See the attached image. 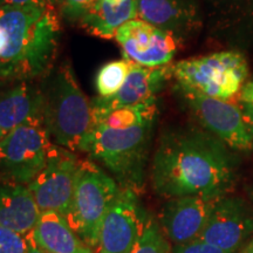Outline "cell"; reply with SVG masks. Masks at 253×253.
<instances>
[{
    "label": "cell",
    "mask_w": 253,
    "mask_h": 253,
    "mask_svg": "<svg viewBox=\"0 0 253 253\" xmlns=\"http://www.w3.org/2000/svg\"><path fill=\"white\" fill-rule=\"evenodd\" d=\"M238 160L231 148L197 126H178L162 132L150 166L157 195L219 198L237 182Z\"/></svg>",
    "instance_id": "6da1fadb"
},
{
    "label": "cell",
    "mask_w": 253,
    "mask_h": 253,
    "mask_svg": "<svg viewBox=\"0 0 253 253\" xmlns=\"http://www.w3.org/2000/svg\"><path fill=\"white\" fill-rule=\"evenodd\" d=\"M0 28L7 36L0 55L1 80H34L53 71L61 33L54 5L0 7Z\"/></svg>",
    "instance_id": "7a4b0ae2"
},
{
    "label": "cell",
    "mask_w": 253,
    "mask_h": 253,
    "mask_svg": "<svg viewBox=\"0 0 253 253\" xmlns=\"http://www.w3.org/2000/svg\"><path fill=\"white\" fill-rule=\"evenodd\" d=\"M155 121L123 129L94 122L81 151L101 164L121 188L138 192L144 185Z\"/></svg>",
    "instance_id": "3957f363"
},
{
    "label": "cell",
    "mask_w": 253,
    "mask_h": 253,
    "mask_svg": "<svg viewBox=\"0 0 253 253\" xmlns=\"http://www.w3.org/2000/svg\"><path fill=\"white\" fill-rule=\"evenodd\" d=\"M42 122L54 144L81 151L94 126L93 103L81 90L73 69L61 65L42 78Z\"/></svg>",
    "instance_id": "277c9868"
},
{
    "label": "cell",
    "mask_w": 253,
    "mask_h": 253,
    "mask_svg": "<svg viewBox=\"0 0 253 253\" xmlns=\"http://www.w3.org/2000/svg\"><path fill=\"white\" fill-rule=\"evenodd\" d=\"M121 186L93 160H80L72 203L66 219L84 242L96 249L102 220Z\"/></svg>",
    "instance_id": "5b68a950"
},
{
    "label": "cell",
    "mask_w": 253,
    "mask_h": 253,
    "mask_svg": "<svg viewBox=\"0 0 253 253\" xmlns=\"http://www.w3.org/2000/svg\"><path fill=\"white\" fill-rule=\"evenodd\" d=\"M172 75L181 91L230 101L245 84L249 67L240 53L225 50L178 61Z\"/></svg>",
    "instance_id": "8992f818"
},
{
    "label": "cell",
    "mask_w": 253,
    "mask_h": 253,
    "mask_svg": "<svg viewBox=\"0 0 253 253\" xmlns=\"http://www.w3.org/2000/svg\"><path fill=\"white\" fill-rule=\"evenodd\" d=\"M54 145L42 121L17 126L0 142V179L28 185L45 168Z\"/></svg>",
    "instance_id": "52a82bcc"
},
{
    "label": "cell",
    "mask_w": 253,
    "mask_h": 253,
    "mask_svg": "<svg viewBox=\"0 0 253 253\" xmlns=\"http://www.w3.org/2000/svg\"><path fill=\"white\" fill-rule=\"evenodd\" d=\"M149 218L138 192L121 188L101 224L95 253H130L143 235Z\"/></svg>",
    "instance_id": "ba28073f"
},
{
    "label": "cell",
    "mask_w": 253,
    "mask_h": 253,
    "mask_svg": "<svg viewBox=\"0 0 253 253\" xmlns=\"http://www.w3.org/2000/svg\"><path fill=\"white\" fill-rule=\"evenodd\" d=\"M80 160L73 151L54 145L45 168L28 184L40 212L66 216L71 207Z\"/></svg>",
    "instance_id": "9c48e42d"
},
{
    "label": "cell",
    "mask_w": 253,
    "mask_h": 253,
    "mask_svg": "<svg viewBox=\"0 0 253 253\" xmlns=\"http://www.w3.org/2000/svg\"><path fill=\"white\" fill-rule=\"evenodd\" d=\"M183 99L205 130L216 136L232 150L249 151L253 138L242 109L226 100L181 91Z\"/></svg>",
    "instance_id": "30bf717a"
},
{
    "label": "cell",
    "mask_w": 253,
    "mask_h": 253,
    "mask_svg": "<svg viewBox=\"0 0 253 253\" xmlns=\"http://www.w3.org/2000/svg\"><path fill=\"white\" fill-rule=\"evenodd\" d=\"M114 39L125 59L149 68L169 65L181 43L172 34L137 18L120 27Z\"/></svg>",
    "instance_id": "8fae6325"
},
{
    "label": "cell",
    "mask_w": 253,
    "mask_h": 253,
    "mask_svg": "<svg viewBox=\"0 0 253 253\" xmlns=\"http://www.w3.org/2000/svg\"><path fill=\"white\" fill-rule=\"evenodd\" d=\"M253 235V207L237 196L220 197L199 239L223 250L236 253Z\"/></svg>",
    "instance_id": "7c38bea8"
},
{
    "label": "cell",
    "mask_w": 253,
    "mask_h": 253,
    "mask_svg": "<svg viewBox=\"0 0 253 253\" xmlns=\"http://www.w3.org/2000/svg\"><path fill=\"white\" fill-rule=\"evenodd\" d=\"M219 198L184 196L168 199L158 216L167 239L173 245L198 239Z\"/></svg>",
    "instance_id": "4fadbf2b"
},
{
    "label": "cell",
    "mask_w": 253,
    "mask_h": 253,
    "mask_svg": "<svg viewBox=\"0 0 253 253\" xmlns=\"http://www.w3.org/2000/svg\"><path fill=\"white\" fill-rule=\"evenodd\" d=\"M137 19L172 34L181 42L201 25L196 0H135Z\"/></svg>",
    "instance_id": "5bb4252c"
},
{
    "label": "cell",
    "mask_w": 253,
    "mask_h": 253,
    "mask_svg": "<svg viewBox=\"0 0 253 253\" xmlns=\"http://www.w3.org/2000/svg\"><path fill=\"white\" fill-rule=\"evenodd\" d=\"M172 75V66L149 68L132 62L130 73L118 94L93 100L94 110H110L157 101L156 95Z\"/></svg>",
    "instance_id": "9a60e30c"
},
{
    "label": "cell",
    "mask_w": 253,
    "mask_h": 253,
    "mask_svg": "<svg viewBox=\"0 0 253 253\" xmlns=\"http://www.w3.org/2000/svg\"><path fill=\"white\" fill-rule=\"evenodd\" d=\"M42 90L33 80L18 81L0 91V128L9 132L32 121H42Z\"/></svg>",
    "instance_id": "2e32d148"
},
{
    "label": "cell",
    "mask_w": 253,
    "mask_h": 253,
    "mask_svg": "<svg viewBox=\"0 0 253 253\" xmlns=\"http://www.w3.org/2000/svg\"><path fill=\"white\" fill-rule=\"evenodd\" d=\"M40 213L28 185L0 179V225L27 235Z\"/></svg>",
    "instance_id": "e0dca14e"
},
{
    "label": "cell",
    "mask_w": 253,
    "mask_h": 253,
    "mask_svg": "<svg viewBox=\"0 0 253 253\" xmlns=\"http://www.w3.org/2000/svg\"><path fill=\"white\" fill-rule=\"evenodd\" d=\"M30 233L43 253H95L72 229L66 217L54 211L41 212Z\"/></svg>",
    "instance_id": "ac0fdd59"
},
{
    "label": "cell",
    "mask_w": 253,
    "mask_h": 253,
    "mask_svg": "<svg viewBox=\"0 0 253 253\" xmlns=\"http://www.w3.org/2000/svg\"><path fill=\"white\" fill-rule=\"evenodd\" d=\"M136 18L135 0H96L79 24L91 36L113 39L120 27Z\"/></svg>",
    "instance_id": "d6986e66"
},
{
    "label": "cell",
    "mask_w": 253,
    "mask_h": 253,
    "mask_svg": "<svg viewBox=\"0 0 253 253\" xmlns=\"http://www.w3.org/2000/svg\"><path fill=\"white\" fill-rule=\"evenodd\" d=\"M132 62L129 60H116L110 61L97 72L95 86L101 97H112L119 93L126 77L130 73Z\"/></svg>",
    "instance_id": "ffe728a7"
},
{
    "label": "cell",
    "mask_w": 253,
    "mask_h": 253,
    "mask_svg": "<svg viewBox=\"0 0 253 253\" xmlns=\"http://www.w3.org/2000/svg\"><path fill=\"white\" fill-rule=\"evenodd\" d=\"M161 230L158 220L150 216L144 232L130 253H170L171 246Z\"/></svg>",
    "instance_id": "44dd1931"
},
{
    "label": "cell",
    "mask_w": 253,
    "mask_h": 253,
    "mask_svg": "<svg viewBox=\"0 0 253 253\" xmlns=\"http://www.w3.org/2000/svg\"><path fill=\"white\" fill-rule=\"evenodd\" d=\"M26 236L0 225V253H26Z\"/></svg>",
    "instance_id": "7402d4cb"
},
{
    "label": "cell",
    "mask_w": 253,
    "mask_h": 253,
    "mask_svg": "<svg viewBox=\"0 0 253 253\" xmlns=\"http://www.w3.org/2000/svg\"><path fill=\"white\" fill-rule=\"evenodd\" d=\"M96 0H63L61 7V14L68 23H80V20Z\"/></svg>",
    "instance_id": "603a6c76"
},
{
    "label": "cell",
    "mask_w": 253,
    "mask_h": 253,
    "mask_svg": "<svg viewBox=\"0 0 253 253\" xmlns=\"http://www.w3.org/2000/svg\"><path fill=\"white\" fill-rule=\"evenodd\" d=\"M239 102L250 134L253 138V80L248 81L243 86L239 93Z\"/></svg>",
    "instance_id": "cb8c5ba5"
},
{
    "label": "cell",
    "mask_w": 253,
    "mask_h": 253,
    "mask_svg": "<svg viewBox=\"0 0 253 253\" xmlns=\"http://www.w3.org/2000/svg\"><path fill=\"white\" fill-rule=\"evenodd\" d=\"M170 253H226L202 239H195L185 244L173 245Z\"/></svg>",
    "instance_id": "d4e9b609"
},
{
    "label": "cell",
    "mask_w": 253,
    "mask_h": 253,
    "mask_svg": "<svg viewBox=\"0 0 253 253\" xmlns=\"http://www.w3.org/2000/svg\"><path fill=\"white\" fill-rule=\"evenodd\" d=\"M30 4L45 5L52 4V2H50L49 0H0V7H4V6H21Z\"/></svg>",
    "instance_id": "484cf974"
},
{
    "label": "cell",
    "mask_w": 253,
    "mask_h": 253,
    "mask_svg": "<svg viewBox=\"0 0 253 253\" xmlns=\"http://www.w3.org/2000/svg\"><path fill=\"white\" fill-rule=\"evenodd\" d=\"M25 236H26V240H27V252L26 253H43L40 250L39 246L37 245V243L34 242L33 237L31 236L30 232Z\"/></svg>",
    "instance_id": "4316f807"
},
{
    "label": "cell",
    "mask_w": 253,
    "mask_h": 253,
    "mask_svg": "<svg viewBox=\"0 0 253 253\" xmlns=\"http://www.w3.org/2000/svg\"><path fill=\"white\" fill-rule=\"evenodd\" d=\"M6 46H7V36H6L5 31L0 28V55L2 54Z\"/></svg>",
    "instance_id": "83f0119b"
},
{
    "label": "cell",
    "mask_w": 253,
    "mask_h": 253,
    "mask_svg": "<svg viewBox=\"0 0 253 253\" xmlns=\"http://www.w3.org/2000/svg\"><path fill=\"white\" fill-rule=\"evenodd\" d=\"M239 253H253V237L249 240L248 244H246L244 248L240 249Z\"/></svg>",
    "instance_id": "f1b7e54d"
},
{
    "label": "cell",
    "mask_w": 253,
    "mask_h": 253,
    "mask_svg": "<svg viewBox=\"0 0 253 253\" xmlns=\"http://www.w3.org/2000/svg\"><path fill=\"white\" fill-rule=\"evenodd\" d=\"M6 134H7V132L4 131L1 128H0V142L4 140V137L6 136Z\"/></svg>",
    "instance_id": "f546056e"
},
{
    "label": "cell",
    "mask_w": 253,
    "mask_h": 253,
    "mask_svg": "<svg viewBox=\"0 0 253 253\" xmlns=\"http://www.w3.org/2000/svg\"><path fill=\"white\" fill-rule=\"evenodd\" d=\"M63 0H53V5L54 6H61Z\"/></svg>",
    "instance_id": "4dcf8cb0"
},
{
    "label": "cell",
    "mask_w": 253,
    "mask_h": 253,
    "mask_svg": "<svg viewBox=\"0 0 253 253\" xmlns=\"http://www.w3.org/2000/svg\"><path fill=\"white\" fill-rule=\"evenodd\" d=\"M250 197H251V199H252V202H253V183H252L251 188H250Z\"/></svg>",
    "instance_id": "1f68e13d"
},
{
    "label": "cell",
    "mask_w": 253,
    "mask_h": 253,
    "mask_svg": "<svg viewBox=\"0 0 253 253\" xmlns=\"http://www.w3.org/2000/svg\"><path fill=\"white\" fill-rule=\"evenodd\" d=\"M49 1H50V2H52V4H53V0H49Z\"/></svg>",
    "instance_id": "d6a6232c"
}]
</instances>
